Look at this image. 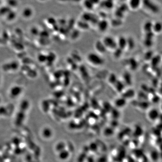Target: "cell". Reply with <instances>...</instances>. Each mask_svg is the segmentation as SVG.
<instances>
[{
  "label": "cell",
  "instance_id": "6da1fadb",
  "mask_svg": "<svg viewBox=\"0 0 162 162\" xmlns=\"http://www.w3.org/2000/svg\"><path fill=\"white\" fill-rule=\"evenodd\" d=\"M86 61L92 66L100 67L105 64V59L102 56L96 52H91L88 53L86 56Z\"/></svg>",
  "mask_w": 162,
  "mask_h": 162
},
{
  "label": "cell",
  "instance_id": "7a4b0ae2",
  "mask_svg": "<svg viewBox=\"0 0 162 162\" xmlns=\"http://www.w3.org/2000/svg\"><path fill=\"white\" fill-rule=\"evenodd\" d=\"M107 51H114L118 48L116 39L111 36L104 37L101 40Z\"/></svg>",
  "mask_w": 162,
  "mask_h": 162
},
{
  "label": "cell",
  "instance_id": "3957f363",
  "mask_svg": "<svg viewBox=\"0 0 162 162\" xmlns=\"http://www.w3.org/2000/svg\"><path fill=\"white\" fill-rule=\"evenodd\" d=\"M147 118L151 122H155L159 120L160 117V113L157 109L152 108L147 113Z\"/></svg>",
  "mask_w": 162,
  "mask_h": 162
},
{
  "label": "cell",
  "instance_id": "277c9868",
  "mask_svg": "<svg viewBox=\"0 0 162 162\" xmlns=\"http://www.w3.org/2000/svg\"><path fill=\"white\" fill-rule=\"evenodd\" d=\"M143 3L146 8L154 13H157L159 11V7L151 0H143Z\"/></svg>",
  "mask_w": 162,
  "mask_h": 162
},
{
  "label": "cell",
  "instance_id": "5b68a950",
  "mask_svg": "<svg viewBox=\"0 0 162 162\" xmlns=\"http://www.w3.org/2000/svg\"><path fill=\"white\" fill-rule=\"evenodd\" d=\"M94 46H95L96 52L101 55L104 54L107 51L106 48L105 47L101 40H97L95 42Z\"/></svg>",
  "mask_w": 162,
  "mask_h": 162
},
{
  "label": "cell",
  "instance_id": "8992f818",
  "mask_svg": "<svg viewBox=\"0 0 162 162\" xmlns=\"http://www.w3.org/2000/svg\"><path fill=\"white\" fill-rule=\"evenodd\" d=\"M118 48L123 50L127 48V39L124 36H120L116 39Z\"/></svg>",
  "mask_w": 162,
  "mask_h": 162
},
{
  "label": "cell",
  "instance_id": "52a82bcc",
  "mask_svg": "<svg viewBox=\"0 0 162 162\" xmlns=\"http://www.w3.org/2000/svg\"><path fill=\"white\" fill-rule=\"evenodd\" d=\"M98 30L101 33L105 32L108 29L109 24L106 20H102L98 24Z\"/></svg>",
  "mask_w": 162,
  "mask_h": 162
},
{
  "label": "cell",
  "instance_id": "ba28073f",
  "mask_svg": "<svg viewBox=\"0 0 162 162\" xmlns=\"http://www.w3.org/2000/svg\"><path fill=\"white\" fill-rule=\"evenodd\" d=\"M153 32L155 33H160L162 32V23L161 22H156L153 25Z\"/></svg>",
  "mask_w": 162,
  "mask_h": 162
},
{
  "label": "cell",
  "instance_id": "9c48e42d",
  "mask_svg": "<svg viewBox=\"0 0 162 162\" xmlns=\"http://www.w3.org/2000/svg\"><path fill=\"white\" fill-rule=\"evenodd\" d=\"M141 0H129V5L132 10H136L141 5Z\"/></svg>",
  "mask_w": 162,
  "mask_h": 162
},
{
  "label": "cell",
  "instance_id": "30bf717a",
  "mask_svg": "<svg viewBox=\"0 0 162 162\" xmlns=\"http://www.w3.org/2000/svg\"><path fill=\"white\" fill-rule=\"evenodd\" d=\"M153 25V23L150 21H147L145 23L143 26V29L145 33H148L152 32Z\"/></svg>",
  "mask_w": 162,
  "mask_h": 162
},
{
  "label": "cell",
  "instance_id": "8fae6325",
  "mask_svg": "<svg viewBox=\"0 0 162 162\" xmlns=\"http://www.w3.org/2000/svg\"><path fill=\"white\" fill-rule=\"evenodd\" d=\"M83 5L86 9L88 10H92L94 8V5L91 0H84L83 2Z\"/></svg>",
  "mask_w": 162,
  "mask_h": 162
},
{
  "label": "cell",
  "instance_id": "7c38bea8",
  "mask_svg": "<svg viewBox=\"0 0 162 162\" xmlns=\"http://www.w3.org/2000/svg\"><path fill=\"white\" fill-rule=\"evenodd\" d=\"M125 100V98H124L123 97L118 98L115 101V104L117 106H122L123 105H125L126 102Z\"/></svg>",
  "mask_w": 162,
  "mask_h": 162
},
{
  "label": "cell",
  "instance_id": "4fadbf2b",
  "mask_svg": "<svg viewBox=\"0 0 162 162\" xmlns=\"http://www.w3.org/2000/svg\"><path fill=\"white\" fill-rule=\"evenodd\" d=\"M43 135L46 138L50 137L52 135V131L49 128H45L43 131Z\"/></svg>",
  "mask_w": 162,
  "mask_h": 162
},
{
  "label": "cell",
  "instance_id": "5bb4252c",
  "mask_svg": "<svg viewBox=\"0 0 162 162\" xmlns=\"http://www.w3.org/2000/svg\"><path fill=\"white\" fill-rule=\"evenodd\" d=\"M91 1L92 2L94 5H95L98 4L100 1V0H91Z\"/></svg>",
  "mask_w": 162,
  "mask_h": 162
},
{
  "label": "cell",
  "instance_id": "9a60e30c",
  "mask_svg": "<svg viewBox=\"0 0 162 162\" xmlns=\"http://www.w3.org/2000/svg\"><path fill=\"white\" fill-rule=\"evenodd\" d=\"M73 1H76V2H77V1H81V0H73Z\"/></svg>",
  "mask_w": 162,
  "mask_h": 162
}]
</instances>
